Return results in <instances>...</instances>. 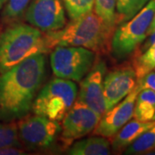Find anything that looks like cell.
<instances>
[{
  "mask_svg": "<svg viewBox=\"0 0 155 155\" xmlns=\"http://www.w3.org/2000/svg\"><path fill=\"white\" fill-rule=\"evenodd\" d=\"M154 125L155 121L141 122L134 119L130 122H127L114 135L115 137L111 144L112 148L117 152L126 149L140 134H142Z\"/></svg>",
  "mask_w": 155,
  "mask_h": 155,
  "instance_id": "obj_13",
  "label": "cell"
},
{
  "mask_svg": "<svg viewBox=\"0 0 155 155\" xmlns=\"http://www.w3.org/2000/svg\"><path fill=\"white\" fill-rule=\"evenodd\" d=\"M133 69L137 79L155 69V42L143 52L135 54Z\"/></svg>",
  "mask_w": 155,
  "mask_h": 155,
  "instance_id": "obj_16",
  "label": "cell"
},
{
  "mask_svg": "<svg viewBox=\"0 0 155 155\" xmlns=\"http://www.w3.org/2000/svg\"><path fill=\"white\" fill-rule=\"evenodd\" d=\"M101 116L80 101H75L67 111L61 127V139L66 146L74 140L82 138L91 133L99 122Z\"/></svg>",
  "mask_w": 155,
  "mask_h": 155,
  "instance_id": "obj_9",
  "label": "cell"
},
{
  "mask_svg": "<svg viewBox=\"0 0 155 155\" xmlns=\"http://www.w3.org/2000/svg\"><path fill=\"white\" fill-rule=\"evenodd\" d=\"M22 146L16 123L0 124V148L8 147H21Z\"/></svg>",
  "mask_w": 155,
  "mask_h": 155,
  "instance_id": "obj_20",
  "label": "cell"
},
{
  "mask_svg": "<svg viewBox=\"0 0 155 155\" xmlns=\"http://www.w3.org/2000/svg\"><path fill=\"white\" fill-rule=\"evenodd\" d=\"M67 14L71 19L84 16L93 10L95 0H63Z\"/></svg>",
  "mask_w": 155,
  "mask_h": 155,
  "instance_id": "obj_21",
  "label": "cell"
},
{
  "mask_svg": "<svg viewBox=\"0 0 155 155\" xmlns=\"http://www.w3.org/2000/svg\"><path fill=\"white\" fill-rule=\"evenodd\" d=\"M155 114V92L143 89L136 97L133 117L141 122L152 121Z\"/></svg>",
  "mask_w": 155,
  "mask_h": 155,
  "instance_id": "obj_15",
  "label": "cell"
},
{
  "mask_svg": "<svg viewBox=\"0 0 155 155\" xmlns=\"http://www.w3.org/2000/svg\"><path fill=\"white\" fill-rule=\"evenodd\" d=\"M140 91L136 84V86L127 97L110 110H106L92 131L93 134L106 138L114 136L133 117L135 99Z\"/></svg>",
  "mask_w": 155,
  "mask_h": 155,
  "instance_id": "obj_10",
  "label": "cell"
},
{
  "mask_svg": "<svg viewBox=\"0 0 155 155\" xmlns=\"http://www.w3.org/2000/svg\"><path fill=\"white\" fill-rule=\"evenodd\" d=\"M77 93V85L73 81L56 77L35 97L32 110L35 115L59 122L73 105Z\"/></svg>",
  "mask_w": 155,
  "mask_h": 155,
  "instance_id": "obj_5",
  "label": "cell"
},
{
  "mask_svg": "<svg viewBox=\"0 0 155 155\" xmlns=\"http://www.w3.org/2000/svg\"><path fill=\"white\" fill-rule=\"evenodd\" d=\"M71 155H109L111 153L110 144L103 136L90 137L75 142L68 150Z\"/></svg>",
  "mask_w": 155,
  "mask_h": 155,
  "instance_id": "obj_14",
  "label": "cell"
},
{
  "mask_svg": "<svg viewBox=\"0 0 155 155\" xmlns=\"http://www.w3.org/2000/svg\"><path fill=\"white\" fill-rule=\"evenodd\" d=\"M7 1H8V0H0V9H2L4 6L5 5Z\"/></svg>",
  "mask_w": 155,
  "mask_h": 155,
  "instance_id": "obj_27",
  "label": "cell"
},
{
  "mask_svg": "<svg viewBox=\"0 0 155 155\" xmlns=\"http://www.w3.org/2000/svg\"><path fill=\"white\" fill-rule=\"evenodd\" d=\"M17 125L19 139L28 149L48 148L61 131L58 122L38 115L23 116Z\"/></svg>",
  "mask_w": 155,
  "mask_h": 155,
  "instance_id": "obj_7",
  "label": "cell"
},
{
  "mask_svg": "<svg viewBox=\"0 0 155 155\" xmlns=\"http://www.w3.org/2000/svg\"><path fill=\"white\" fill-rule=\"evenodd\" d=\"M155 150V125L140 134L125 149L124 153L129 155L148 153Z\"/></svg>",
  "mask_w": 155,
  "mask_h": 155,
  "instance_id": "obj_17",
  "label": "cell"
},
{
  "mask_svg": "<svg viewBox=\"0 0 155 155\" xmlns=\"http://www.w3.org/2000/svg\"><path fill=\"white\" fill-rule=\"evenodd\" d=\"M155 14V0H150L132 18L118 24L110 43V51L118 60L126 58L139 48L147 36Z\"/></svg>",
  "mask_w": 155,
  "mask_h": 155,
  "instance_id": "obj_4",
  "label": "cell"
},
{
  "mask_svg": "<svg viewBox=\"0 0 155 155\" xmlns=\"http://www.w3.org/2000/svg\"><path fill=\"white\" fill-rule=\"evenodd\" d=\"M24 14L27 22L44 33L66 24L63 0H31Z\"/></svg>",
  "mask_w": 155,
  "mask_h": 155,
  "instance_id": "obj_8",
  "label": "cell"
},
{
  "mask_svg": "<svg viewBox=\"0 0 155 155\" xmlns=\"http://www.w3.org/2000/svg\"><path fill=\"white\" fill-rule=\"evenodd\" d=\"M114 30L91 11L72 19L61 29L46 32L45 36L49 51L57 46H72L91 50L96 54H104L110 51Z\"/></svg>",
  "mask_w": 155,
  "mask_h": 155,
  "instance_id": "obj_2",
  "label": "cell"
},
{
  "mask_svg": "<svg viewBox=\"0 0 155 155\" xmlns=\"http://www.w3.org/2000/svg\"><path fill=\"white\" fill-rule=\"evenodd\" d=\"M152 121H155V114H154V116H153V120Z\"/></svg>",
  "mask_w": 155,
  "mask_h": 155,
  "instance_id": "obj_28",
  "label": "cell"
},
{
  "mask_svg": "<svg viewBox=\"0 0 155 155\" xmlns=\"http://www.w3.org/2000/svg\"><path fill=\"white\" fill-rule=\"evenodd\" d=\"M155 30V14H154V17L153 18V21L151 22V25H150L149 29H148V32H147V35H150L151 33H153V31Z\"/></svg>",
  "mask_w": 155,
  "mask_h": 155,
  "instance_id": "obj_26",
  "label": "cell"
},
{
  "mask_svg": "<svg viewBox=\"0 0 155 155\" xmlns=\"http://www.w3.org/2000/svg\"><path fill=\"white\" fill-rule=\"evenodd\" d=\"M155 42V30L151 33L150 35H148L147 36V38L145 39L144 41L141 43V46H139V48H137V51H136V54H139V53H141L143 52L145 49H147L149 46H151L152 44H153Z\"/></svg>",
  "mask_w": 155,
  "mask_h": 155,
  "instance_id": "obj_24",
  "label": "cell"
},
{
  "mask_svg": "<svg viewBox=\"0 0 155 155\" xmlns=\"http://www.w3.org/2000/svg\"><path fill=\"white\" fill-rule=\"evenodd\" d=\"M137 85L140 90L148 89L155 92V72L151 71L143 77L137 79Z\"/></svg>",
  "mask_w": 155,
  "mask_h": 155,
  "instance_id": "obj_23",
  "label": "cell"
},
{
  "mask_svg": "<svg viewBox=\"0 0 155 155\" xmlns=\"http://www.w3.org/2000/svg\"><path fill=\"white\" fill-rule=\"evenodd\" d=\"M31 0H8L3 11L5 21H15L22 17Z\"/></svg>",
  "mask_w": 155,
  "mask_h": 155,
  "instance_id": "obj_22",
  "label": "cell"
},
{
  "mask_svg": "<svg viewBox=\"0 0 155 155\" xmlns=\"http://www.w3.org/2000/svg\"><path fill=\"white\" fill-rule=\"evenodd\" d=\"M106 72V64L103 60L96 61L93 67L80 82L78 100L90 107L102 116L106 111L103 82Z\"/></svg>",
  "mask_w": 155,
  "mask_h": 155,
  "instance_id": "obj_11",
  "label": "cell"
},
{
  "mask_svg": "<svg viewBox=\"0 0 155 155\" xmlns=\"http://www.w3.org/2000/svg\"><path fill=\"white\" fill-rule=\"evenodd\" d=\"M137 78L130 67L117 68L104 78L103 93L105 101L106 110L121 102L136 86Z\"/></svg>",
  "mask_w": 155,
  "mask_h": 155,
  "instance_id": "obj_12",
  "label": "cell"
},
{
  "mask_svg": "<svg viewBox=\"0 0 155 155\" xmlns=\"http://www.w3.org/2000/svg\"><path fill=\"white\" fill-rule=\"evenodd\" d=\"M44 54L30 56L0 74V121L27 116L45 77Z\"/></svg>",
  "mask_w": 155,
  "mask_h": 155,
  "instance_id": "obj_1",
  "label": "cell"
},
{
  "mask_svg": "<svg viewBox=\"0 0 155 155\" xmlns=\"http://www.w3.org/2000/svg\"><path fill=\"white\" fill-rule=\"evenodd\" d=\"M26 154L24 151L17 147H8L0 148V155H22Z\"/></svg>",
  "mask_w": 155,
  "mask_h": 155,
  "instance_id": "obj_25",
  "label": "cell"
},
{
  "mask_svg": "<svg viewBox=\"0 0 155 155\" xmlns=\"http://www.w3.org/2000/svg\"><path fill=\"white\" fill-rule=\"evenodd\" d=\"M116 0H95L94 12L110 28L116 26Z\"/></svg>",
  "mask_w": 155,
  "mask_h": 155,
  "instance_id": "obj_19",
  "label": "cell"
},
{
  "mask_svg": "<svg viewBox=\"0 0 155 155\" xmlns=\"http://www.w3.org/2000/svg\"><path fill=\"white\" fill-rule=\"evenodd\" d=\"M48 52L44 32L32 25L14 23L0 35V73L30 56Z\"/></svg>",
  "mask_w": 155,
  "mask_h": 155,
  "instance_id": "obj_3",
  "label": "cell"
},
{
  "mask_svg": "<svg viewBox=\"0 0 155 155\" xmlns=\"http://www.w3.org/2000/svg\"><path fill=\"white\" fill-rule=\"evenodd\" d=\"M150 0H116V25L137 14Z\"/></svg>",
  "mask_w": 155,
  "mask_h": 155,
  "instance_id": "obj_18",
  "label": "cell"
},
{
  "mask_svg": "<svg viewBox=\"0 0 155 155\" xmlns=\"http://www.w3.org/2000/svg\"><path fill=\"white\" fill-rule=\"evenodd\" d=\"M96 54L82 47L57 46L51 53L50 62L57 78L79 82L93 67Z\"/></svg>",
  "mask_w": 155,
  "mask_h": 155,
  "instance_id": "obj_6",
  "label": "cell"
}]
</instances>
